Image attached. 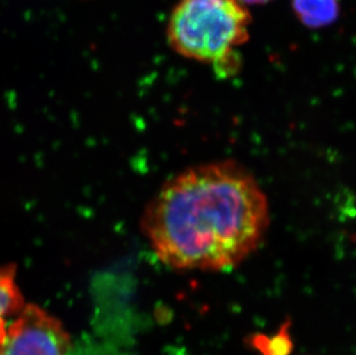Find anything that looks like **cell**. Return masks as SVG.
<instances>
[{"mask_svg":"<svg viewBox=\"0 0 356 355\" xmlns=\"http://www.w3.org/2000/svg\"><path fill=\"white\" fill-rule=\"evenodd\" d=\"M269 225L264 191L234 161L180 172L165 182L142 217L157 258L175 270L234 268L259 248Z\"/></svg>","mask_w":356,"mask_h":355,"instance_id":"6da1fadb","label":"cell"},{"mask_svg":"<svg viewBox=\"0 0 356 355\" xmlns=\"http://www.w3.org/2000/svg\"><path fill=\"white\" fill-rule=\"evenodd\" d=\"M252 19L240 0H178L168 24V40L182 57L211 64L229 77L241 64L236 47L249 38Z\"/></svg>","mask_w":356,"mask_h":355,"instance_id":"7a4b0ae2","label":"cell"},{"mask_svg":"<svg viewBox=\"0 0 356 355\" xmlns=\"http://www.w3.org/2000/svg\"><path fill=\"white\" fill-rule=\"evenodd\" d=\"M71 337L57 317L28 303L7 328L0 355H68Z\"/></svg>","mask_w":356,"mask_h":355,"instance_id":"3957f363","label":"cell"},{"mask_svg":"<svg viewBox=\"0 0 356 355\" xmlns=\"http://www.w3.org/2000/svg\"><path fill=\"white\" fill-rule=\"evenodd\" d=\"M15 276V265H0V347L6 338L10 317L14 319L26 306Z\"/></svg>","mask_w":356,"mask_h":355,"instance_id":"277c9868","label":"cell"},{"mask_svg":"<svg viewBox=\"0 0 356 355\" xmlns=\"http://www.w3.org/2000/svg\"><path fill=\"white\" fill-rule=\"evenodd\" d=\"M293 10L306 27H326L339 17L340 0H293Z\"/></svg>","mask_w":356,"mask_h":355,"instance_id":"5b68a950","label":"cell"},{"mask_svg":"<svg viewBox=\"0 0 356 355\" xmlns=\"http://www.w3.org/2000/svg\"><path fill=\"white\" fill-rule=\"evenodd\" d=\"M255 345H257L264 355L285 354L292 346L289 332H287V325H284L280 329V331L271 338L261 337V336L256 337Z\"/></svg>","mask_w":356,"mask_h":355,"instance_id":"8992f818","label":"cell"},{"mask_svg":"<svg viewBox=\"0 0 356 355\" xmlns=\"http://www.w3.org/2000/svg\"><path fill=\"white\" fill-rule=\"evenodd\" d=\"M271 0H240V3L247 5H263V3H269Z\"/></svg>","mask_w":356,"mask_h":355,"instance_id":"52a82bcc","label":"cell"}]
</instances>
